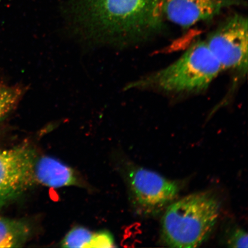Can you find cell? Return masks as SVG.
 <instances>
[{
	"instance_id": "cell-11",
	"label": "cell",
	"mask_w": 248,
	"mask_h": 248,
	"mask_svg": "<svg viewBox=\"0 0 248 248\" xmlns=\"http://www.w3.org/2000/svg\"><path fill=\"white\" fill-rule=\"evenodd\" d=\"M23 92L19 86H0V122L17 106Z\"/></svg>"
},
{
	"instance_id": "cell-3",
	"label": "cell",
	"mask_w": 248,
	"mask_h": 248,
	"mask_svg": "<svg viewBox=\"0 0 248 248\" xmlns=\"http://www.w3.org/2000/svg\"><path fill=\"white\" fill-rule=\"evenodd\" d=\"M219 213V201L212 192H200L173 201L162 219L164 243L171 248L200 246L212 233Z\"/></svg>"
},
{
	"instance_id": "cell-5",
	"label": "cell",
	"mask_w": 248,
	"mask_h": 248,
	"mask_svg": "<svg viewBox=\"0 0 248 248\" xmlns=\"http://www.w3.org/2000/svg\"><path fill=\"white\" fill-rule=\"evenodd\" d=\"M206 45L223 70L242 77L248 69V18L241 15L229 17L207 36Z\"/></svg>"
},
{
	"instance_id": "cell-7",
	"label": "cell",
	"mask_w": 248,
	"mask_h": 248,
	"mask_svg": "<svg viewBox=\"0 0 248 248\" xmlns=\"http://www.w3.org/2000/svg\"><path fill=\"white\" fill-rule=\"evenodd\" d=\"M244 5L243 0H162L160 9L164 18L187 29L213 19L225 9Z\"/></svg>"
},
{
	"instance_id": "cell-12",
	"label": "cell",
	"mask_w": 248,
	"mask_h": 248,
	"mask_svg": "<svg viewBox=\"0 0 248 248\" xmlns=\"http://www.w3.org/2000/svg\"><path fill=\"white\" fill-rule=\"evenodd\" d=\"M227 243L230 247L248 248L247 232L240 228L235 229L228 238Z\"/></svg>"
},
{
	"instance_id": "cell-6",
	"label": "cell",
	"mask_w": 248,
	"mask_h": 248,
	"mask_svg": "<svg viewBox=\"0 0 248 248\" xmlns=\"http://www.w3.org/2000/svg\"><path fill=\"white\" fill-rule=\"evenodd\" d=\"M37 154L29 145L0 150V207L35 185L32 167Z\"/></svg>"
},
{
	"instance_id": "cell-4",
	"label": "cell",
	"mask_w": 248,
	"mask_h": 248,
	"mask_svg": "<svg viewBox=\"0 0 248 248\" xmlns=\"http://www.w3.org/2000/svg\"><path fill=\"white\" fill-rule=\"evenodd\" d=\"M126 180L133 206L143 216H154L165 210L180 190L178 182L137 166L129 167Z\"/></svg>"
},
{
	"instance_id": "cell-9",
	"label": "cell",
	"mask_w": 248,
	"mask_h": 248,
	"mask_svg": "<svg viewBox=\"0 0 248 248\" xmlns=\"http://www.w3.org/2000/svg\"><path fill=\"white\" fill-rule=\"evenodd\" d=\"M64 248H100L116 247L114 237L108 231L92 232L78 226L71 229L61 242Z\"/></svg>"
},
{
	"instance_id": "cell-8",
	"label": "cell",
	"mask_w": 248,
	"mask_h": 248,
	"mask_svg": "<svg viewBox=\"0 0 248 248\" xmlns=\"http://www.w3.org/2000/svg\"><path fill=\"white\" fill-rule=\"evenodd\" d=\"M32 175L35 185L52 188L65 186H82L81 180L75 170L53 157L39 156L34 160Z\"/></svg>"
},
{
	"instance_id": "cell-1",
	"label": "cell",
	"mask_w": 248,
	"mask_h": 248,
	"mask_svg": "<svg viewBox=\"0 0 248 248\" xmlns=\"http://www.w3.org/2000/svg\"><path fill=\"white\" fill-rule=\"evenodd\" d=\"M162 0H69L66 10L86 36L129 45L156 35L164 27Z\"/></svg>"
},
{
	"instance_id": "cell-10",
	"label": "cell",
	"mask_w": 248,
	"mask_h": 248,
	"mask_svg": "<svg viewBox=\"0 0 248 248\" xmlns=\"http://www.w3.org/2000/svg\"><path fill=\"white\" fill-rule=\"evenodd\" d=\"M31 232L30 226L26 221L0 217V248L22 247Z\"/></svg>"
},
{
	"instance_id": "cell-2",
	"label": "cell",
	"mask_w": 248,
	"mask_h": 248,
	"mask_svg": "<svg viewBox=\"0 0 248 248\" xmlns=\"http://www.w3.org/2000/svg\"><path fill=\"white\" fill-rule=\"evenodd\" d=\"M221 71V65L205 41L200 40L169 66L136 80L125 88L170 94L200 92L208 88Z\"/></svg>"
}]
</instances>
